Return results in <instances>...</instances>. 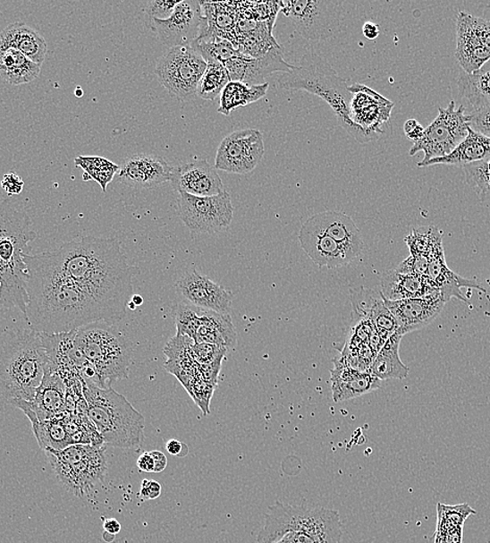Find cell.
<instances>
[{
  "label": "cell",
  "instance_id": "19",
  "mask_svg": "<svg viewBox=\"0 0 490 543\" xmlns=\"http://www.w3.org/2000/svg\"><path fill=\"white\" fill-rule=\"evenodd\" d=\"M382 299L397 321L398 330L395 333L401 336L428 327L441 315L445 305L439 292L429 297L404 301H391L384 297Z\"/></svg>",
  "mask_w": 490,
  "mask_h": 543
},
{
  "label": "cell",
  "instance_id": "13",
  "mask_svg": "<svg viewBox=\"0 0 490 543\" xmlns=\"http://www.w3.org/2000/svg\"><path fill=\"white\" fill-rule=\"evenodd\" d=\"M280 5L293 29L307 40H326L336 32L339 24L336 3L325 0H293L282 2Z\"/></svg>",
  "mask_w": 490,
  "mask_h": 543
},
{
  "label": "cell",
  "instance_id": "54",
  "mask_svg": "<svg viewBox=\"0 0 490 543\" xmlns=\"http://www.w3.org/2000/svg\"><path fill=\"white\" fill-rule=\"evenodd\" d=\"M404 132L408 139L413 142H417L422 139L425 129L423 128L422 124L416 120H412L411 118V120H408L404 123Z\"/></svg>",
  "mask_w": 490,
  "mask_h": 543
},
{
  "label": "cell",
  "instance_id": "38",
  "mask_svg": "<svg viewBox=\"0 0 490 543\" xmlns=\"http://www.w3.org/2000/svg\"><path fill=\"white\" fill-rule=\"evenodd\" d=\"M207 64L221 62L224 64L231 59L241 57V51L232 45L228 39L221 38L218 35L208 32L200 34L199 38L190 46Z\"/></svg>",
  "mask_w": 490,
  "mask_h": 543
},
{
  "label": "cell",
  "instance_id": "56",
  "mask_svg": "<svg viewBox=\"0 0 490 543\" xmlns=\"http://www.w3.org/2000/svg\"><path fill=\"white\" fill-rule=\"evenodd\" d=\"M275 543H314V540L305 533L293 532L283 536L281 539Z\"/></svg>",
  "mask_w": 490,
  "mask_h": 543
},
{
  "label": "cell",
  "instance_id": "59",
  "mask_svg": "<svg viewBox=\"0 0 490 543\" xmlns=\"http://www.w3.org/2000/svg\"><path fill=\"white\" fill-rule=\"evenodd\" d=\"M362 33L368 40H375L379 37L380 29L378 24L368 21L364 23V26L362 27Z\"/></svg>",
  "mask_w": 490,
  "mask_h": 543
},
{
  "label": "cell",
  "instance_id": "57",
  "mask_svg": "<svg viewBox=\"0 0 490 543\" xmlns=\"http://www.w3.org/2000/svg\"><path fill=\"white\" fill-rule=\"evenodd\" d=\"M137 466L141 471L154 472L155 461L149 452L143 453L137 460Z\"/></svg>",
  "mask_w": 490,
  "mask_h": 543
},
{
  "label": "cell",
  "instance_id": "41",
  "mask_svg": "<svg viewBox=\"0 0 490 543\" xmlns=\"http://www.w3.org/2000/svg\"><path fill=\"white\" fill-rule=\"evenodd\" d=\"M231 82L227 68L221 62H210L200 80L198 96L206 101H215Z\"/></svg>",
  "mask_w": 490,
  "mask_h": 543
},
{
  "label": "cell",
  "instance_id": "7",
  "mask_svg": "<svg viewBox=\"0 0 490 543\" xmlns=\"http://www.w3.org/2000/svg\"><path fill=\"white\" fill-rule=\"evenodd\" d=\"M336 510L311 505L275 502L266 514L257 543H275L289 533H305L314 543H341L343 535Z\"/></svg>",
  "mask_w": 490,
  "mask_h": 543
},
{
  "label": "cell",
  "instance_id": "50",
  "mask_svg": "<svg viewBox=\"0 0 490 543\" xmlns=\"http://www.w3.org/2000/svg\"><path fill=\"white\" fill-rule=\"evenodd\" d=\"M181 0H153L148 4L146 13L152 20L165 21L173 14Z\"/></svg>",
  "mask_w": 490,
  "mask_h": 543
},
{
  "label": "cell",
  "instance_id": "48",
  "mask_svg": "<svg viewBox=\"0 0 490 543\" xmlns=\"http://www.w3.org/2000/svg\"><path fill=\"white\" fill-rule=\"evenodd\" d=\"M213 385L206 383L205 380L199 378L196 380L188 389L190 395L197 403L199 407L202 409L204 414H209L210 399L213 396Z\"/></svg>",
  "mask_w": 490,
  "mask_h": 543
},
{
  "label": "cell",
  "instance_id": "11",
  "mask_svg": "<svg viewBox=\"0 0 490 543\" xmlns=\"http://www.w3.org/2000/svg\"><path fill=\"white\" fill-rule=\"evenodd\" d=\"M469 134L468 116L463 105L456 108L452 101L447 108H439L438 115L428 128L425 129L424 135L417 142H413L410 155L414 156L419 152L425 154L423 161L418 165H424L429 160L444 157L466 140Z\"/></svg>",
  "mask_w": 490,
  "mask_h": 543
},
{
  "label": "cell",
  "instance_id": "9",
  "mask_svg": "<svg viewBox=\"0 0 490 543\" xmlns=\"http://www.w3.org/2000/svg\"><path fill=\"white\" fill-rule=\"evenodd\" d=\"M56 477L72 495L83 497L103 483L108 463L106 447L72 445L59 452H46Z\"/></svg>",
  "mask_w": 490,
  "mask_h": 543
},
{
  "label": "cell",
  "instance_id": "26",
  "mask_svg": "<svg viewBox=\"0 0 490 543\" xmlns=\"http://www.w3.org/2000/svg\"><path fill=\"white\" fill-rule=\"evenodd\" d=\"M427 276L435 288L441 293L443 301L447 303L452 298H456L470 305L469 299L462 294V288L475 289L486 293L485 288L472 279L464 278L452 271L445 260L444 247H438L429 255L428 274Z\"/></svg>",
  "mask_w": 490,
  "mask_h": 543
},
{
  "label": "cell",
  "instance_id": "60",
  "mask_svg": "<svg viewBox=\"0 0 490 543\" xmlns=\"http://www.w3.org/2000/svg\"><path fill=\"white\" fill-rule=\"evenodd\" d=\"M105 532H108L113 535H117L122 530V524L114 518H109L104 522Z\"/></svg>",
  "mask_w": 490,
  "mask_h": 543
},
{
  "label": "cell",
  "instance_id": "55",
  "mask_svg": "<svg viewBox=\"0 0 490 543\" xmlns=\"http://www.w3.org/2000/svg\"><path fill=\"white\" fill-rule=\"evenodd\" d=\"M166 451L175 457H184L188 454V446L178 440H169L166 443Z\"/></svg>",
  "mask_w": 490,
  "mask_h": 543
},
{
  "label": "cell",
  "instance_id": "46",
  "mask_svg": "<svg viewBox=\"0 0 490 543\" xmlns=\"http://www.w3.org/2000/svg\"><path fill=\"white\" fill-rule=\"evenodd\" d=\"M469 104L472 108L467 115L469 127L490 139V99H475Z\"/></svg>",
  "mask_w": 490,
  "mask_h": 543
},
{
  "label": "cell",
  "instance_id": "49",
  "mask_svg": "<svg viewBox=\"0 0 490 543\" xmlns=\"http://www.w3.org/2000/svg\"><path fill=\"white\" fill-rule=\"evenodd\" d=\"M429 258L426 255H410L395 268V271L408 276H427L428 274Z\"/></svg>",
  "mask_w": 490,
  "mask_h": 543
},
{
  "label": "cell",
  "instance_id": "25",
  "mask_svg": "<svg viewBox=\"0 0 490 543\" xmlns=\"http://www.w3.org/2000/svg\"><path fill=\"white\" fill-rule=\"evenodd\" d=\"M299 241L304 252L319 267L334 268L347 266L351 261L355 260L347 250L314 226L309 220L301 226Z\"/></svg>",
  "mask_w": 490,
  "mask_h": 543
},
{
  "label": "cell",
  "instance_id": "53",
  "mask_svg": "<svg viewBox=\"0 0 490 543\" xmlns=\"http://www.w3.org/2000/svg\"><path fill=\"white\" fill-rule=\"evenodd\" d=\"M462 539L463 528L435 532V543H462Z\"/></svg>",
  "mask_w": 490,
  "mask_h": 543
},
{
  "label": "cell",
  "instance_id": "21",
  "mask_svg": "<svg viewBox=\"0 0 490 543\" xmlns=\"http://www.w3.org/2000/svg\"><path fill=\"white\" fill-rule=\"evenodd\" d=\"M74 336L75 330L68 334H40L48 357L47 370L60 374L65 384L74 378L80 380L89 365L75 345Z\"/></svg>",
  "mask_w": 490,
  "mask_h": 543
},
{
  "label": "cell",
  "instance_id": "5",
  "mask_svg": "<svg viewBox=\"0 0 490 543\" xmlns=\"http://www.w3.org/2000/svg\"><path fill=\"white\" fill-rule=\"evenodd\" d=\"M48 367V357L40 334L17 333L0 352V395L6 403L33 402Z\"/></svg>",
  "mask_w": 490,
  "mask_h": 543
},
{
  "label": "cell",
  "instance_id": "37",
  "mask_svg": "<svg viewBox=\"0 0 490 543\" xmlns=\"http://www.w3.org/2000/svg\"><path fill=\"white\" fill-rule=\"evenodd\" d=\"M61 417L30 422L36 439L44 452H59L72 445Z\"/></svg>",
  "mask_w": 490,
  "mask_h": 543
},
{
  "label": "cell",
  "instance_id": "28",
  "mask_svg": "<svg viewBox=\"0 0 490 543\" xmlns=\"http://www.w3.org/2000/svg\"><path fill=\"white\" fill-rule=\"evenodd\" d=\"M334 369L331 370L333 399L335 403L351 401L381 388V382L372 373L361 372L334 360Z\"/></svg>",
  "mask_w": 490,
  "mask_h": 543
},
{
  "label": "cell",
  "instance_id": "51",
  "mask_svg": "<svg viewBox=\"0 0 490 543\" xmlns=\"http://www.w3.org/2000/svg\"><path fill=\"white\" fill-rule=\"evenodd\" d=\"M0 185L9 196L21 195L24 187L22 179L15 173L5 174Z\"/></svg>",
  "mask_w": 490,
  "mask_h": 543
},
{
  "label": "cell",
  "instance_id": "3",
  "mask_svg": "<svg viewBox=\"0 0 490 543\" xmlns=\"http://www.w3.org/2000/svg\"><path fill=\"white\" fill-rule=\"evenodd\" d=\"M35 239L24 206L5 199L0 204V304L17 308L24 316L29 302L24 254L30 253L29 242Z\"/></svg>",
  "mask_w": 490,
  "mask_h": 543
},
{
  "label": "cell",
  "instance_id": "63",
  "mask_svg": "<svg viewBox=\"0 0 490 543\" xmlns=\"http://www.w3.org/2000/svg\"><path fill=\"white\" fill-rule=\"evenodd\" d=\"M74 95L77 97L83 96V91L80 90V87H78V89L74 91Z\"/></svg>",
  "mask_w": 490,
  "mask_h": 543
},
{
  "label": "cell",
  "instance_id": "12",
  "mask_svg": "<svg viewBox=\"0 0 490 543\" xmlns=\"http://www.w3.org/2000/svg\"><path fill=\"white\" fill-rule=\"evenodd\" d=\"M178 214L192 233L215 234L230 228L234 208L227 191L213 197H196L179 192Z\"/></svg>",
  "mask_w": 490,
  "mask_h": 543
},
{
  "label": "cell",
  "instance_id": "1",
  "mask_svg": "<svg viewBox=\"0 0 490 543\" xmlns=\"http://www.w3.org/2000/svg\"><path fill=\"white\" fill-rule=\"evenodd\" d=\"M43 254L90 295L115 323L127 315L128 304L133 295V282L121 242L88 235Z\"/></svg>",
  "mask_w": 490,
  "mask_h": 543
},
{
  "label": "cell",
  "instance_id": "16",
  "mask_svg": "<svg viewBox=\"0 0 490 543\" xmlns=\"http://www.w3.org/2000/svg\"><path fill=\"white\" fill-rule=\"evenodd\" d=\"M150 21V29L163 45L169 48L190 47L196 41L204 27L206 16L202 3L197 0H182L175 7L173 14L165 21Z\"/></svg>",
  "mask_w": 490,
  "mask_h": 543
},
{
  "label": "cell",
  "instance_id": "18",
  "mask_svg": "<svg viewBox=\"0 0 490 543\" xmlns=\"http://www.w3.org/2000/svg\"><path fill=\"white\" fill-rule=\"evenodd\" d=\"M8 403L21 410L30 421L60 418L66 411V385L60 374L46 370L33 402L12 401Z\"/></svg>",
  "mask_w": 490,
  "mask_h": 543
},
{
  "label": "cell",
  "instance_id": "20",
  "mask_svg": "<svg viewBox=\"0 0 490 543\" xmlns=\"http://www.w3.org/2000/svg\"><path fill=\"white\" fill-rule=\"evenodd\" d=\"M169 182L178 192L196 197H213L225 191L216 168L205 159L173 166Z\"/></svg>",
  "mask_w": 490,
  "mask_h": 543
},
{
  "label": "cell",
  "instance_id": "15",
  "mask_svg": "<svg viewBox=\"0 0 490 543\" xmlns=\"http://www.w3.org/2000/svg\"><path fill=\"white\" fill-rule=\"evenodd\" d=\"M264 153L266 148L259 130L235 131L219 145L215 167L230 174H249L260 164Z\"/></svg>",
  "mask_w": 490,
  "mask_h": 543
},
{
  "label": "cell",
  "instance_id": "14",
  "mask_svg": "<svg viewBox=\"0 0 490 543\" xmlns=\"http://www.w3.org/2000/svg\"><path fill=\"white\" fill-rule=\"evenodd\" d=\"M455 57L463 72L473 73L490 61V21L460 12L456 17Z\"/></svg>",
  "mask_w": 490,
  "mask_h": 543
},
{
  "label": "cell",
  "instance_id": "22",
  "mask_svg": "<svg viewBox=\"0 0 490 543\" xmlns=\"http://www.w3.org/2000/svg\"><path fill=\"white\" fill-rule=\"evenodd\" d=\"M224 65L227 68L232 82H241L249 86L261 85L270 74L286 73L294 67L284 60L279 46L269 49L261 57L250 58L242 55L224 62Z\"/></svg>",
  "mask_w": 490,
  "mask_h": 543
},
{
  "label": "cell",
  "instance_id": "40",
  "mask_svg": "<svg viewBox=\"0 0 490 543\" xmlns=\"http://www.w3.org/2000/svg\"><path fill=\"white\" fill-rule=\"evenodd\" d=\"M74 165L85 172L84 177L97 181L104 192L119 171L117 165L98 156H80L74 159Z\"/></svg>",
  "mask_w": 490,
  "mask_h": 543
},
{
  "label": "cell",
  "instance_id": "34",
  "mask_svg": "<svg viewBox=\"0 0 490 543\" xmlns=\"http://www.w3.org/2000/svg\"><path fill=\"white\" fill-rule=\"evenodd\" d=\"M41 65L34 64L16 48L0 49V78L11 85L33 82L39 77Z\"/></svg>",
  "mask_w": 490,
  "mask_h": 543
},
{
  "label": "cell",
  "instance_id": "47",
  "mask_svg": "<svg viewBox=\"0 0 490 543\" xmlns=\"http://www.w3.org/2000/svg\"><path fill=\"white\" fill-rule=\"evenodd\" d=\"M227 352V348L207 344V343L194 342L191 348L192 358L199 366L210 365L215 363V361H223Z\"/></svg>",
  "mask_w": 490,
  "mask_h": 543
},
{
  "label": "cell",
  "instance_id": "4",
  "mask_svg": "<svg viewBox=\"0 0 490 543\" xmlns=\"http://www.w3.org/2000/svg\"><path fill=\"white\" fill-rule=\"evenodd\" d=\"M279 85L283 89L304 90L322 98L334 111L339 124L358 142L368 143L380 139L379 135L368 132L351 121L353 93L350 91V86L312 49H308L299 66L282 74Z\"/></svg>",
  "mask_w": 490,
  "mask_h": 543
},
{
  "label": "cell",
  "instance_id": "39",
  "mask_svg": "<svg viewBox=\"0 0 490 543\" xmlns=\"http://www.w3.org/2000/svg\"><path fill=\"white\" fill-rule=\"evenodd\" d=\"M458 89L467 101L490 99V61L473 73L462 72L458 79Z\"/></svg>",
  "mask_w": 490,
  "mask_h": 543
},
{
  "label": "cell",
  "instance_id": "64",
  "mask_svg": "<svg viewBox=\"0 0 490 543\" xmlns=\"http://www.w3.org/2000/svg\"><path fill=\"white\" fill-rule=\"evenodd\" d=\"M136 308H137V307H136V305H135L133 302H131V301H130V302H129V304H128V309H130V310H136Z\"/></svg>",
  "mask_w": 490,
  "mask_h": 543
},
{
  "label": "cell",
  "instance_id": "10",
  "mask_svg": "<svg viewBox=\"0 0 490 543\" xmlns=\"http://www.w3.org/2000/svg\"><path fill=\"white\" fill-rule=\"evenodd\" d=\"M207 62L191 47L169 48L156 65L155 73L169 95L183 102L198 96Z\"/></svg>",
  "mask_w": 490,
  "mask_h": 543
},
{
  "label": "cell",
  "instance_id": "23",
  "mask_svg": "<svg viewBox=\"0 0 490 543\" xmlns=\"http://www.w3.org/2000/svg\"><path fill=\"white\" fill-rule=\"evenodd\" d=\"M173 166L153 154H136L119 165V180L135 189H155L171 179Z\"/></svg>",
  "mask_w": 490,
  "mask_h": 543
},
{
  "label": "cell",
  "instance_id": "6",
  "mask_svg": "<svg viewBox=\"0 0 490 543\" xmlns=\"http://www.w3.org/2000/svg\"><path fill=\"white\" fill-rule=\"evenodd\" d=\"M88 404L87 415L96 426L104 445L118 448H136L144 441L146 420L123 395L110 386L100 389L83 384Z\"/></svg>",
  "mask_w": 490,
  "mask_h": 543
},
{
  "label": "cell",
  "instance_id": "43",
  "mask_svg": "<svg viewBox=\"0 0 490 543\" xmlns=\"http://www.w3.org/2000/svg\"><path fill=\"white\" fill-rule=\"evenodd\" d=\"M411 255L428 256L438 247L443 246L442 233L435 227L413 230L405 239Z\"/></svg>",
  "mask_w": 490,
  "mask_h": 543
},
{
  "label": "cell",
  "instance_id": "33",
  "mask_svg": "<svg viewBox=\"0 0 490 543\" xmlns=\"http://www.w3.org/2000/svg\"><path fill=\"white\" fill-rule=\"evenodd\" d=\"M490 158V139L477 133L469 127V134L453 152L444 157L435 158L418 165V167H428L437 165H466Z\"/></svg>",
  "mask_w": 490,
  "mask_h": 543
},
{
  "label": "cell",
  "instance_id": "52",
  "mask_svg": "<svg viewBox=\"0 0 490 543\" xmlns=\"http://www.w3.org/2000/svg\"><path fill=\"white\" fill-rule=\"evenodd\" d=\"M162 486L154 479H143L141 483L140 497L142 501H153L161 496Z\"/></svg>",
  "mask_w": 490,
  "mask_h": 543
},
{
  "label": "cell",
  "instance_id": "29",
  "mask_svg": "<svg viewBox=\"0 0 490 543\" xmlns=\"http://www.w3.org/2000/svg\"><path fill=\"white\" fill-rule=\"evenodd\" d=\"M351 304L354 313L360 318H368L380 335L386 342L398 330V324L381 297L374 292L366 289L351 291Z\"/></svg>",
  "mask_w": 490,
  "mask_h": 543
},
{
  "label": "cell",
  "instance_id": "35",
  "mask_svg": "<svg viewBox=\"0 0 490 543\" xmlns=\"http://www.w3.org/2000/svg\"><path fill=\"white\" fill-rule=\"evenodd\" d=\"M403 336L393 334L381 351L376 355L372 366L373 376L380 380L404 379L410 374V368L403 364L400 358L401 340Z\"/></svg>",
  "mask_w": 490,
  "mask_h": 543
},
{
  "label": "cell",
  "instance_id": "30",
  "mask_svg": "<svg viewBox=\"0 0 490 543\" xmlns=\"http://www.w3.org/2000/svg\"><path fill=\"white\" fill-rule=\"evenodd\" d=\"M380 283L381 296L391 301L429 297L439 292L428 276H408L395 270L383 274Z\"/></svg>",
  "mask_w": 490,
  "mask_h": 543
},
{
  "label": "cell",
  "instance_id": "8",
  "mask_svg": "<svg viewBox=\"0 0 490 543\" xmlns=\"http://www.w3.org/2000/svg\"><path fill=\"white\" fill-rule=\"evenodd\" d=\"M75 345L97 373L98 388L129 378L133 345L112 324L97 322L75 330Z\"/></svg>",
  "mask_w": 490,
  "mask_h": 543
},
{
  "label": "cell",
  "instance_id": "27",
  "mask_svg": "<svg viewBox=\"0 0 490 543\" xmlns=\"http://www.w3.org/2000/svg\"><path fill=\"white\" fill-rule=\"evenodd\" d=\"M308 220L347 250L355 259L362 253V234L348 215L341 211L325 210L310 216Z\"/></svg>",
  "mask_w": 490,
  "mask_h": 543
},
{
  "label": "cell",
  "instance_id": "42",
  "mask_svg": "<svg viewBox=\"0 0 490 543\" xmlns=\"http://www.w3.org/2000/svg\"><path fill=\"white\" fill-rule=\"evenodd\" d=\"M467 183L481 201H490V158L461 166Z\"/></svg>",
  "mask_w": 490,
  "mask_h": 543
},
{
  "label": "cell",
  "instance_id": "24",
  "mask_svg": "<svg viewBox=\"0 0 490 543\" xmlns=\"http://www.w3.org/2000/svg\"><path fill=\"white\" fill-rule=\"evenodd\" d=\"M349 89L353 93L351 103V121L368 132L381 136V126L391 118L393 104L367 86L354 84Z\"/></svg>",
  "mask_w": 490,
  "mask_h": 543
},
{
  "label": "cell",
  "instance_id": "32",
  "mask_svg": "<svg viewBox=\"0 0 490 543\" xmlns=\"http://www.w3.org/2000/svg\"><path fill=\"white\" fill-rule=\"evenodd\" d=\"M199 311V326L194 342L227 348L228 351L234 348L237 333L231 316L202 309Z\"/></svg>",
  "mask_w": 490,
  "mask_h": 543
},
{
  "label": "cell",
  "instance_id": "61",
  "mask_svg": "<svg viewBox=\"0 0 490 543\" xmlns=\"http://www.w3.org/2000/svg\"><path fill=\"white\" fill-rule=\"evenodd\" d=\"M131 301L133 302L136 307H141L143 304V298L140 295L131 296Z\"/></svg>",
  "mask_w": 490,
  "mask_h": 543
},
{
  "label": "cell",
  "instance_id": "2",
  "mask_svg": "<svg viewBox=\"0 0 490 543\" xmlns=\"http://www.w3.org/2000/svg\"><path fill=\"white\" fill-rule=\"evenodd\" d=\"M29 278L27 320L38 334H68L92 323L114 320L83 290L66 277L43 253L24 254Z\"/></svg>",
  "mask_w": 490,
  "mask_h": 543
},
{
  "label": "cell",
  "instance_id": "62",
  "mask_svg": "<svg viewBox=\"0 0 490 543\" xmlns=\"http://www.w3.org/2000/svg\"><path fill=\"white\" fill-rule=\"evenodd\" d=\"M115 537H116V535H113V534H110L108 532H105L104 536H103V539L106 542H113V541L115 540Z\"/></svg>",
  "mask_w": 490,
  "mask_h": 543
},
{
  "label": "cell",
  "instance_id": "17",
  "mask_svg": "<svg viewBox=\"0 0 490 543\" xmlns=\"http://www.w3.org/2000/svg\"><path fill=\"white\" fill-rule=\"evenodd\" d=\"M175 290L187 304L202 310L230 315L234 295L197 270L186 272L175 283Z\"/></svg>",
  "mask_w": 490,
  "mask_h": 543
},
{
  "label": "cell",
  "instance_id": "31",
  "mask_svg": "<svg viewBox=\"0 0 490 543\" xmlns=\"http://www.w3.org/2000/svg\"><path fill=\"white\" fill-rule=\"evenodd\" d=\"M9 47L18 49L38 65H42L46 58V39L23 22L11 23L0 33V49Z\"/></svg>",
  "mask_w": 490,
  "mask_h": 543
},
{
  "label": "cell",
  "instance_id": "36",
  "mask_svg": "<svg viewBox=\"0 0 490 543\" xmlns=\"http://www.w3.org/2000/svg\"><path fill=\"white\" fill-rule=\"evenodd\" d=\"M268 83L249 86L241 82H231L225 86L221 97L218 114L230 116L232 111L259 101L266 96Z\"/></svg>",
  "mask_w": 490,
  "mask_h": 543
},
{
  "label": "cell",
  "instance_id": "58",
  "mask_svg": "<svg viewBox=\"0 0 490 543\" xmlns=\"http://www.w3.org/2000/svg\"><path fill=\"white\" fill-rule=\"evenodd\" d=\"M155 461L154 472L159 473L165 471L167 466V458L165 454L159 451L149 452Z\"/></svg>",
  "mask_w": 490,
  "mask_h": 543
},
{
  "label": "cell",
  "instance_id": "45",
  "mask_svg": "<svg viewBox=\"0 0 490 543\" xmlns=\"http://www.w3.org/2000/svg\"><path fill=\"white\" fill-rule=\"evenodd\" d=\"M199 326V308L192 307V305L187 303L178 304L177 310H175L177 335L190 336L194 341L196 340Z\"/></svg>",
  "mask_w": 490,
  "mask_h": 543
},
{
  "label": "cell",
  "instance_id": "44",
  "mask_svg": "<svg viewBox=\"0 0 490 543\" xmlns=\"http://www.w3.org/2000/svg\"><path fill=\"white\" fill-rule=\"evenodd\" d=\"M476 511L470 508L469 504L456 505L437 504V530H449L463 528L464 522L470 515H475Z\"/></svg>",
  "mask_w": 490,
  "mask_h": 543
}]
</instances>
